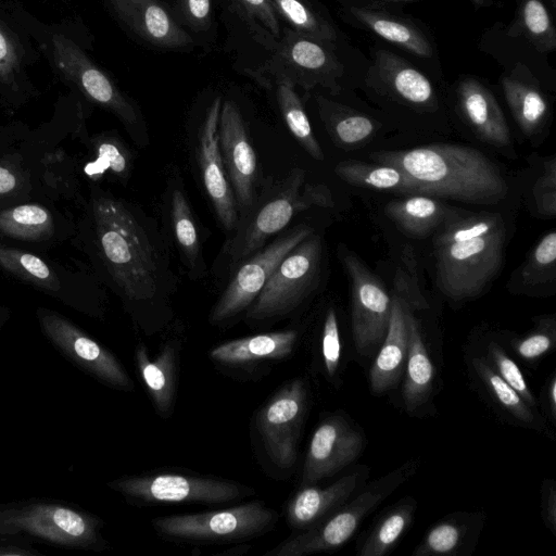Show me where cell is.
<instances>
[{
    "mask_svg": "<svg viewBox=\"0 0 556 556\" xmlns=\"http://www.w3.org/2000/svg\"><path fill=\"white\" fill-rule=\"evenodd\" d=\"M370 157L401 169L418 185L422 194L494 204L508 192L498 167L471 147L431 143L408 150L378 151Z\"/></svg>",
    "mask_w": 556,
    "mask_h": 556,
    "instance_id": "7a4b0ae2",
    "label": "cell"
},
{
    "mask_svg": "<svg viewBox=\"0 0 556 556\" xmlns=\"http://www.w3.org/2000/svg\"><path fill=\"white\" fill-rule=\"evenodd\" d=\"M321 354L325 369L333 377L341 358V340L337 315L333 308L327 311L321 336Z\"/></svg>",
    "mask_w": 556,
    "mask_h": 556,
    "instance_id": "c3c4849f",
    "label": "cell"
},
{
    "mask_svg": "<svg viewBox=\"0 0 556 556\" xmlns=\"http://www.w3.org/2000/svg\"><path fill=\"white\" fill-rule=\"evenodd\" d=\"M505 237L500 214L447 216L433 239L439 290L454 301L481 294L502 267Z\"/></svg>",
    "mask_w": 556,
    "mask_h": 556,
    "instance_id": "3957f363",
    "label": "cell"
},
{
    "mask_svg": "<svg viewBox=\"0 0 556 556\" xmlns=\"http://www.w3.org/2000/svg\"><path fill=\"white\" fill-rule=\"evenodd\" d=\"M370 73L377 84L408 103L428 105L434 101L429 79L404 59L387 50L376 52Z\"/></svg>",
    "mask_w": 556,
    "mask_h": 556,
    "instance_id": "f1b7e54d",
    "label": "cell"
},
{
    "mask_svg": "<svg viewBox=\"0 0 556 556\" xmlns=\"http://www.w3.org/2000/svg\"><path fill=\"white\" fill-rule=\"evenodd\" d=\"M76 219L58 202L38 197L0 208V244L47 253L70 241Z\"/></svg>",
    "mask_w": 556,
    "mask_h": 556,
    "instance_id": "7c38bea8",
    "label": "cell"
},
{
    "mask_svg": "<svg viewBox=\"0 0 556 556\" xmlns=\"http://www.w3.org/2000/svg\"><path fill=\"white\" fill-rule=\"evenodd\" d=\"M350 12L356 21L383 39L418 56L432 55L430 42L413 24L367 7H351Z\"/></svg>",
    "mask_w": 556,
    "mask_h": 556,
    "instance_id": "e575fe53",
    "label": "cell"
},
{
    "mask_svg": "<svg viewBox=\"0 0 556 556\" xmlns=\"http://www.w3.org/2000/svg\"><path fill=\"white\" fill-rule=\"evenodd\" d=\"M317 100L320 115L336 142L344 146L357 144L368 139L375 130L369 117L342 109L321 97Z\"/></svg>",
    "mask_w": 556,
    "mask_h": 556,
    "instance_id": "60d3db41",
    "label": "cell"
},
{
    "mask_svg": "<svg viewBox=\"0 0 556 556\" xmlns=\"http://www.w3.org/2000/svg\"><path fill=\"white\" fill-rule=\"evenodd\" d=\"M476 5H482L485 3V0H471Z\"/></svg>",
    "mask_w": 556,
    "mask_h": 556,
    "instance_id": "6f0895ef",
    "label": "cell"
},
{
    "mask_svg": "<svg viewBox=\"0 0 556 556\" xmlns=\"http://www.w3.org/2000/svg\"><path fill=\"white\" fill-rule=\"evenodd\" d=\"M277 83V102L288 129L307 154L316 161H324L323 149L295 92V85L286 77H278Z\"/></svg>",
    "mask_w": 556,
    "mask_h": 556,
    "instance_id": "f35d334b",
    "label": "cell"
},
{
    "mask_svg": "<svg viewBox=\"0 0 556 556\" xmlns=\"http://www.w3.org/2000/svg\"><path fill=\"white\" fill-rule=\"evenodd\" d=\"M410 249H405L402 254L394 276V294L397 295L413 312L425 309L428 304L422 295L416 260Z\"/></svg>",
    "mask_w": 556,
    "mask_h": 556,
    "instance_id": "bcb514c9",
    "label": "cell"
},
{
    "mask_svg": "<svg viewBox=\"0 0 556 556\" xmlns=\"http://www.w3.org/2000/svg\"><path fill=\"white\" fill-rule=\"evenodd\" d=\"M555 342V319L553 317H544L539 319L532 331L514 340L511 346L522 359L533 362L552 351Z\"/></svg>",
    "mask_w": 556,
    "mask_h": 556,
    "instance_id": "7dc6e473",
    "label": "cell"
},
{
    "mask_svg": "<svg viewBox=\"0 0 556 556\" xmlns=\"http://www.w3.org/2000/svg\"><path fill=\"white\" fill-rule=\"evenodd\" d=\"M551 1H552L553 5H554L555 4V0H551Z\"/></svg>",
    "mask_w": 556,
    "mask_h": 556,
    "instance_id": "91938a15",
    "label": "cell"
},
{
    "mask_svg": "<svg viewBox=\"0 0 556 556\" xmlns=\"http://www.w3.org/2000/svg\"><path fill=\"white\" fill-rule=\"evenodd\" d=\"M386 215L397 227L412 236H427L447 217L444 205L427 194L392 200L384 207Z\"/></svg>",
    "mask_w": 556,
    "mask_h": 556,
    "instance_id": "d590c367",
    "label": "cell"
},
{
    "mask_svg": "<svg viewBox=\"0 0 556 556\" xmlns=\"http://www.w3.org/2000/svg\"><path fill=\"white\" fill-rule=\"evenodd\" d=\"M517 30L525 36L534 48L548 52L556 47V31L551 16L541 0H523Z\"/></svg>",
    "mask_w": 556,
    "mask_h": 556,
    "instance_id": "7bdbcfd3",
    "label": "cell"
},
{
    "mask_svg": "<svg viewBox=\"0 0 556 556\" xmlns=\"http://www.w3.org/2000/svg\"><path fill=\"white\" fill-rule=\"evenodd\" d=\"M330 43L286 28L274 59L287 72L277 75V78L286 77L305 89L320 85L337 93L340 90L337 80L343 74V66L330 49Z\"/></svg>",
    "mask_w": 556,
    "mask_h": 556,
    "instance_id": "d6986e66",
    "label": "cell"
},
{
    "mask_svg": "<svg viewBox=\"0 0 556 556\" xmlns=\"http://www.w3.org/2000/svg\"><path fill=\"white\" fill-rule=\"evenodd\" d=\"M220 109L222 99L217 97L211 103L199 130L197 157L205 193L222 227L231 233L238 224L239 211L218 148Z\"/></svg>",
    "mask_w": 556,
    "mask_h": 556,
    "instance_id": "44dd1931",
    "label": "cell"
},
{
    "mask_svg": "<svg viewBox=\"0 0 556 556\" xmlns=\"http://www.w3.org/2000/svg\"><path fill=\"white\" fill-rule=\"evenodd\" d=\"M20 66V58L16 47L0 25V83L11 91L17 92L16 71Z\"/></svg>",
    "mask_w": 556,
    "mask_h": 556,
    "instance_id": "816d5d0a",
    "label": "cell"
},
{
    "mask_svg": "<svg viewBox=\"0 0 556 556\" xmlns=\"http://www.w3.org/2000/svg\"><path fill=\"white\" fill-rule=\"evenodd\" d=\"M307 406V390L301 379L286 383L257 415V430L274 464L287 469L296 460L300 429Z\"/></svg>",
    "mask_w": 556,
    "mask_h": 556,
    "instance_id": "2e32d148",
    "label": "cell"
},
{
    "mask_svg": "<svg viewBox=\"0 0 556 556\" xmlns=\"http://www.w3.org/2000/svg\"><path fill=\"white\" fill-rule=\"evenodd\" d=\"M368 476L364 466L326 488L302 486L287 504V522L293 530L307 529L337 510L357 492Z\"/></svg>",
    "mask_w": 556,
    "mask_h": 556,
    "instance_id": "7402d4cb",
    "label": "cell"
},
{
    "mask_svg": "<svg viewBox=\"0 0 556 556\" xmlns=\"http://www.w3.org/2000/svg\"><path fill=\"white\" fill-rule=\"evenodd\" d=\"M87 161L81 163V174L91 182L108 175L112 180L126 186L134 168V156L127 144L115 131L89 135L84 147Z\"/></svg>",
    "mask_w": 556,
    "mask_h": 556,
    "instance_id": "4316f807",
    "label": "cell"
},
{
    "mask_svg": "<svg viewBox=\"0 0 556 556\" xmlns=\"http://www.w3.org/2000/svg\"><path fill=\"white\" fill-rule=\"evenodd\" d=\"M70 242L126 306L167 294L173 275L160 238L134 204L90 182Z\"/></svg>",
    "mask_w": 556,
    "mask_h": 556,
    "instance_id": "6da1fadb",
    "label": "cell"
},
{
    "mask_svg": "<svg viewBox=\"0 0 556 556\" xmlns=\"http://www.w3.org/2000/svg\"><path fill=\"white\" fill-rule=\"evenodd\" d=\"M407 326L408 353L403 374L402 399L406 410L414 413L428 402L432 393L434 367L412 309L407 313Z\"/></svg>",
    "mask_w": 556,
    "mask_h": 556,
    "instance_id": "f546056e",
    "label": "cell"
},
{
    "mask_svg": "<svg viewBox=\"0 0 556 556\" xmlns=\"http://www.w3.org/2000/svg\"><path fill=\"white\" fill-rule=\"evenodd\" d=\"M9 317H10V309H9V307L0 304V328L9 319Z\"/></svg>",
    "mask_w": 556,
    "mask_h": 556,
    "instance_id": "9f6ffc18",
    "label": "cell"
},
{
    "mask_svg": "<svg viewBox=\"0 0 556 556\" xmlns=\"http://www.w3.org/2000/svg\"><path fill=\"white\" fill-rule=\"evenodd\" d=\"M294 31L324 42H332L337 34L332 25L316 13L305 0H270Z\"/></svg>",
    "mask_w": 556,
    "mask_h": 556,
    "instance_id": "b9f144b4",
    "label": "cell"
},
{
    "mask_svg": "<svg viewBox=\"0 0 556 556\" xmlns=\"http://www.w3.org/2000/svg\"><path fill=\"white\" fill-rule=\"evenodd\" d=\"M482 520L477 515L454 514L434 523L415 547L413 556H455L468 547Z\"/></svg>",
    "mask_w": 556,
    "mask_h": 556,
    "instance_id": "d6a6232c",
    "label": "cell"
},
{
    "mask_svg": "<svg viewBox=\"0 0 556 556\" xmlns=\"http://www.w3.org/2000/svg\"><path fill=\"white\" fill-rule=\"evenodd\" d=\"M111 488L128 498L148 504L206 505L232 502L253 490L232 481L180 473H156L115 480Z\"/></svg>",
    "mask_w": 556,
    "mask_h": 556,
    "instance_id": "5bb4252c",
    "label": "cell"
},
{
    "mask_svg": "<svg viewBox=\"0 0 556 556\" xmlns=\"http://www.w3.org/2000/svg\"><path fill=\"white\" fill-rule=\"evenodd\" d=\"M55 65L91 103L115 115L140 147L149 139L137 106L115 86L81 48L64 35L52 36Z\"/></svg>",
    "mask_w": 556,
    "mask_h": 556,
    "instance_id": "30bf717a",
    "label": "cell"
},
{
    "mask_svg": "<svg viewBox=\"0 0 556 556\" xmlns=\"http://www.w3.org/2000/svg\"><path fill=\"white\" fill-rule=\"evenodd\" d=\"M140 377L157 409L166 415L173 408L176 392V353L168 342L155 359L150 361L147 348L140 343L135 353Z\"/></svg>",
    "mask_w": 556,
    "mask_h": 556,
    "instance_id": "1f68e13d",
    "label": "cell"
},
{
    "mask_svg": "<svg viewBox=\"0 0 556 556\" xmlns=\"http://www.w3.org/2000/svg\"><path fill=\"white\" fill-rule=\"evenodd\" d=\"M298 340L294 330L276 331L231 340L212 349V361L224 366H243L263 359L289 356Z\"/></svg>",
    "mask_w": 556,
    "mask_h": 556,
    "instance_id": "83f0119b",
    "label": "cell"
},
{
    "mask_svg": "<svg viewBox=\"0 0 556 556\" xmlns=\"http://www.w3.org/2000/svg\"><path fill=\"white\" fill-rule=\"evenodd\" d=\"M65 265L46 253L0 244V271L90 316L104 311L105 293L89 268Z\"/></svg>",
    "mask_w": 556,
    "mask_h": 556,
    "instance_id": "8992f818",
    "label": "cell"
},
{
    "mask_svg": "<svg viewBox=\"0 0 556 556\" xmlns=\"http://www.w3.org/2000/svg\"><path fill=\"white\" fill-rule=\"evenodd\" d=\"M321 238L311 233L275 268L265 286L245 311L252 323L289 315L316 289L321 268Z\"/></svg>",
    "mask_w": 556,
    "mask_h": 556,
    "instance_id": "ba28073f",
    "label": "cell"
},
{
    "mask_svg": "<svg viewBox=\"0 0 556 556\" xmlns=\"http://www.w3.org/2000/svg\"><path fill=\"white\" fill-rule=\"evenodd\" d=\"M278 513L262 502L226 509L159 517L155 531L167 539L186 542H241L257 538L276 525Z\"/></svg>",
    "mask_w": 556,
    "mask_h": 556,
    "instance_id": "9c48e42d",
    "label": "cell"
},
{
    "mask_svg": "<svg viewBox=\"0 0 556 556\" xmlns=\"http://www.w3.org/2000/svg\"><path fill=\"white\" fill-rule=\"evenodd\" d=\"M417 468L416 459L405 462L394 470L362 486L351 502H345L323 520L288 538L265 555L305 556L340 548L351 540L364 518L414 476Z\"/></svg>",
    "mask_w": 556,
    "mask_h": 556,
    "instance_id": "52a82bcc",
    "label": "cell"
},
{
    "mask_svg": "<svg viewBox=\"0 0 556 556\" xmlns=\"http://www.w3.org/2000/svg\"><path fill=\"white\" fill-rule=\"evenodd\" d=\"M100 521L62 504H26L0 511V532H26L52 543L70 546L100 547Z\"/></svg>",
    "mask_w": 556,
    "mask_h": 556,
    "instance_id": "4fadbf2b",
    "label": "cell"
},
{
    "mask_svg": "<svg viewBox=\"0 0 556 556\" xmlns=\"http://www.w3.org/2000/svg\"><path fill=\"white\" fill-rule=\"evenodd\" d=\"M341 260L352 281L351 325L355 349L369 357L380 348L389 327L391 296L382 282L349 250Z\"/></svg>",
    "mask_w": 556,
    "mask_h": 556,
    "instance_id": "9a60e30c",
    "label": "cell"
},
{
    "mask_svg": "<svg viewBox=\"0 0 556 556\" xmlns=\"http://www.w3.org/2000/svg\"><path fill=\"white\" fill-rule=\"evenodd\" d=\"M333 170L341 180L352 186L403 194H422L418 185L394 166L345 160L339 162Z\"/></svg>",
    "mask_w": 556,
    "mask_h": 556,
    "instance_id": "8d00e7d4",
    "label": "cell"
},
{
    "mask_svg": "<svg viewBox=\"0 0 556 556\" xmlns=\"http://www.w3.org/2000/svg\"><path fill=\"white\" fill-rule=\"evenodd\" d=\"M544 400L551 418L556 416V377L552 375L546 383Z\"/></svg>",
    "mask_w": 556,
    "mask_h": 556,
    "instance_id": "11a10c76",
    "label": "cell"
},
{
    "mask_svg": "<svg viewBox=\"0 0 556 556\" xmlns=\"http://www.w3.org/2000/svg\"><path fill=\"white\" fill-rule=\"evenodd\" d=\"M240 13L251 21H258L269 33L280 37V25L270 0H229Z\"/></svg>",
    "mask_w": 556,
    "mask_h": 556,
    "instance_id": "f907efd6",
    "label": "cell"
},
{
    "mask_svg": "<svg viewBox=\"0 0 556 556\" xmlns=\"http://www.w3.org/2000/svg\"><path fill=\"white\" fill-rule=\"evenodd\" d=\"M26 129H0V208L43 197L23 147Z\"/></svg>",
    "mask_w": 556,
    "mask_h": 556,
    "instance_id": "d4e9b609",
    "label": "cell"
},
{
    "mask_svg": "<svg viewBox=\"0 0 556 556\" xmlns=\"http://www.w3.org/2000/svg\"><path fill=\"white\" fill-rule=\"evenodd\" d=\"M332 205V194L326 185L305 182L304 169L292 168L283 180L262 188L223 247L217 266L232 271L273 236L285 230L296 214Z\"/></svg>",
    "mask_w": 556,
    "mask_h": 556,
    "instance_id": "277c9868",
    "label": "cell"
},
{
    "mask_svg": "<svg viewBox=\"0 0 556 556\" xmlns=\"http://www.w3.org/2000/svg\"><path fill=\"white\" fill-rule=\"evenodd\" d=\"M218 148L240 218L257 198L258 164L241 111L231 100L222 104Z\"/></svg>",
    "mask_w": 556,
    "mask_h": 556,
    "instance_id": "e0dca14e",
    "label": "cell"
},
{
    "mask_svg": "<svg viewBox=\"0 0 556 556\" xmlns=\"http://www.w3.org/2000/svg\"><path fill=\"white\" fill-rule=\"evenodd\" d=\"M76 138L83 147L89 138L86 116L80 106L64 123L25 130L23 147L38 188L43 197L67 202L78 210L86 202L81 185V159L66 143Z\"/></svg>",
    "mask_w": 556,
    "mask_h": 556,
    "instance_id": "5b68a950",
    "label": "cell"
},
{
    "mask_svg": "<svg viewBox=\"0 0 556 556\" xmlns=\"http://www.w3.org/2000/svg\"><path fill=\"white\" fill-rule=\"evenodd\" d=\"M391 299L388 331L369 372L370 389L375 394H382L399 384L408 353L407 313L410 308L394 293Z\"/></svg>",
    "mask_w": 556,
    "mask_h": 556,
    "instance_id": "cb8c5ba5",
    "label": "cell"
},
{
    "mask_svg": "<svg viewBox=\"0 0 556 556\" xmlns=\"http://www.w3.org/2000/svg\"><path fill=\"white\" fill-rule=\"evenodd\" d=\"M507 104L522 132L530 137L539 131L547 115V103L541 91L520 80L503 77Z\"/></svg>",
    "mask_w": 556,
    "mask_h": 556,
    "instance_id": "74e56055",
    "label": "cell"
},
{
    "mask_svg": "<svg viewBox=\"0 0 556 556\" xmlns=\"http://www.w3.org/2000/svg\"><path fill=\"white\" fill-rule=\"evenodd\" d=\"M544 173L533 187V197L539 212L554 216L556 213V161L553 156L544 164Z\"/></svg>",
    "mask_w": 556,
    "mask_h": 556,
    "instance_id": "681fc988",
    "label": "cell"
},
{
    "mask_svg": "<svg viewBox=\"0 0 556 556\" xmlns=\"http://www.w3.org/2000/svg\"><path fill=\"white\" fill-rule=\"evenodd\" d=\"M457 98L463 115L482 140L495 147L510 143L506 118L486 87L473 78H466L458 85Z\"/></svg>",
    "mask_w": 556,
    "mask_h": 556,
    "instance_id": "484cf974",
    "label": "cell"
},
{
    "mask_svg": "<svg viewBox=\"0 0 556 556\" xmlns=\"http://www.w3.org/2000/svg\"><path fill=\"white\" fill-rule=\"evenodd\" d=\"M313 232L314 229L308 225H296L239 264L231 271L226 288L213 306L210 323L220 325L245 312L278 264Z\"/></svg>",
    "mask_w": 556,
    "mask_h": 556,
    "instance_id": "8fae6325",
    "label": "cell"
},
{
    "mask_svg": "<svg viewBox=\"0 0 556 556\" xmlns=\"http://www.w3.org/2000/svg\"><path fill=\"white\" fill-rule=\"evenodd\" d=\"M542 517L546 527L555 533L556 530V490L552 479H544L542 483Z\"/></svg>",
    "mask_w": 556,
    "mask_h": 556,
    "instance_id": "f5cc1de1",
    "label": "cell"
},
{
    "mask_svg": "<svg viewBox=\"0 0 556 556\" xmlns=\"http://www.w3.org/2000/svg\"><path fill=\"white\" fill-rule=\"evenodd\" d=\"M364 437L348 419L333 414L315 429L307 448L301 486L332 477L362 454Z\"/></svg>",
    "mask_w": 556,
    "mask_h": 556,
    "instance_id": "ffe728a7",
    "label": "cell"
},
{
    "mask_svg": "<svg viewBox=\"0 0 556 556\" xmlns=\"http://www.w3.org/2000/svg\"><path fill=\"white\" fill-rule=\"evenodd\" d=\"M471 367L488 393L505 412L520 424L540 426L532 407L495 372L485 358L473 357Z\"/></svg>",
    "mask_w": 556,
    "mask_h": 556,
    "instance_id": "ab89813d",
    "label": "cell"
},
{
    "mask_svg": "<svg viewBox=\"0 0 556 556\" xmlns=\"http://www.w3.org/2000/svg\"><path fill=\"white\" fill-rule=\"evenodd\" d=\"M388 1L408 2V1H416V0H388Z\"/></svg>",
    "mask_w": 556,
    "mask_h": 556,
    "instance_id": "680465c9",
    "label": "cell"
},
{
    "mask_svg": "<svg viewBox=\"0 0 556 556\" xmlns=\"http://www.w3.org/2000/svg\"><path fill=\"white\" fill-rule=\"evenodd\" d=\"M36 315L42 332L72 361L113 388H134L117 358L68 318L47 307H38Z\"/></svg>",
    "mask_w": 556,
    "mask_h": 556,
    "instance_id": "ac0fdd59",
    "label": "cell"
},
{
    "mask_svg": "<svg viewBox=\"0 0 556 556\" xmlns=\"http://www.w3.org/2000/svg\"><path fill=\"white\" fill-rule=\"evenodd\" d=\"M495 372L507 382L532 408L536 405L522 371L500 343L490 341L486 345V358Z\"/></svg>",
    "mask_w": 556,
    "mask_h": 556,
    "instance_id": "f6af8a7d",
    "label": "cell"
},
{
    "mask_svg": "<svg viewBox=\"0 0 556 556\" xmlns=\"http://www.w3.org/2000/svg\"><path fill=\"white\" fill-rule=\"evenodd\" d=\"M168 217L173 240L180 257L193 279L205 275L202 244L195 217L177 180L168 194Z\"/></svg>",
    "mask_w": 556,
    "mask_h": 556,
    "instance_id": "4dcf8cb0",
    "label": "cell"
},
{
    "mask_svg": "<svg viewBox=\"0 0 556 556\" xmlns=\"http://www.w3.org/2000/svg\"><path fill=\"white\" fill-rule=\"evenodd\" d=\"M110 3L130 29L154 46L180 48L192 43V38L160 0H110Z\"/></svg>",
    "mask_w": 556,
    "mask_h": 556,
    "instance_id": "603a6c76",
    "label": "cell"
},
{
    "mask_svg": "<svg viewBox=\"0 0 556 556\" xmlns=\"http://www.w3.org/2000/svg\"><path fill=\"white\" fill-rule=\"evenodd\" d=\"M556 232L546 233L531 252L521 269L527 285H536L555 279Z\"/></svg>",
    "mask_w": 556,
    "mask_h": 556,
    "instance_id": "ee69618b",
    "label": "cell"
},
{
    "mask_svg": "<svg viewBox=\"0 0 556 556\" xmlns=\"http://www.w3.org/2000/svg\"><path fill=\"white\" fill-rule=\"evenodd\" d=\"M417 503L405 496L383 511L358 546V556H383L390 553L410 527Z\"/></svg>",
    "mask_w": 556,
    "mask_h": 556,
    "instance_id": "836d02e7",
    "label": "cell"
},
{
    "mask_svg": "<svg viewBox=\"0 0 556 556\" xmlns=\"http://www.w3.org/2000/svg\"><path fill=\"white\" fill-rule=\"evenodd\" d=\"M186 18L193 27L203 28L211 18V0H181Z\"/></svg>",
    "mask_w": 556,
    "mask_h": 556,
    "instance_id": "db71d44e",
    "label": "cell"
}]
</instances>
